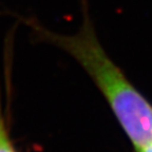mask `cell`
Instances as JSON below:
<instances>
[{
    "label": "cell",
    "instance_id": "6da1fadb",
    "mask_svg": "<svg viewBox=\"0 0 152 152\" xmlns=\"http://www.w3.org/2000/svg\"><path fill=\"white\" fill-rule=\"evenodd\" d=\"M31 26L47 42L69 53L89 74L114 113L124 132L138 152L152 145V104L133 86L98 40L88 9H83V22L73 35H61L39 24Z\"/></svg>",
    "mask_w": 152,
    "mask_h": 152
},
{
    "label": "cell",
    "instance_id": "7a4b0ae2",
    "mask_svg": "<svg viewBox=\"0 0 152 152\" xmlns=\"http://www.w3.org/2000/svg\"><path fill=\"white\" fill-rule=\"evenodd\" d=\"M0 152H17L12 137L10 135L7 119L1 109V102H0Z\"/></svg>",
    "mask_w": 152,
    "mask_h": 152
},
{
    "label": "cell",
    "instance_id": "3957f363",
    "mask_svg": "<svg viewBox=\"0 0 152 152\" xmlns=\"http://www.w3.org/2000/svg\"><path fill=\"white\" fill-rule=\"evenodd\" d=\"M138 152H152V145L147 146V147H145L144 149L140 150Z\"/></svg>",
    "mask_w": 152,
    "mask_h": 152
}]
</instances>
